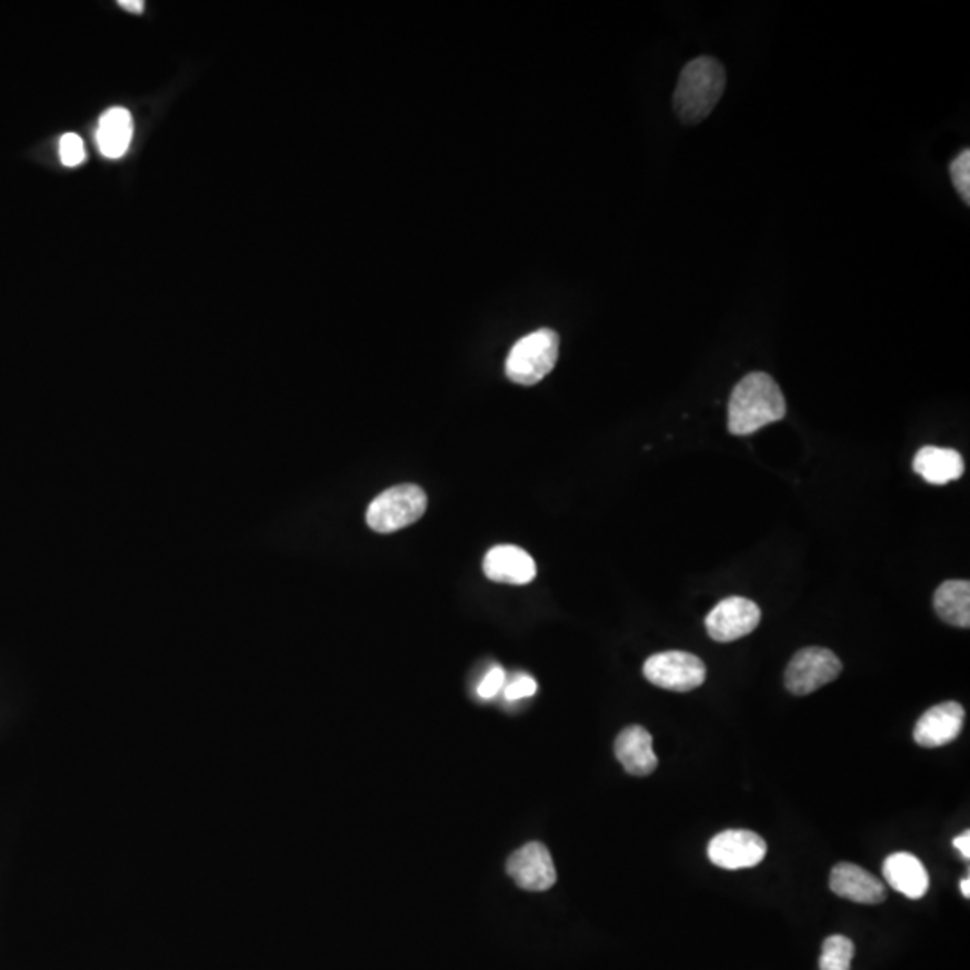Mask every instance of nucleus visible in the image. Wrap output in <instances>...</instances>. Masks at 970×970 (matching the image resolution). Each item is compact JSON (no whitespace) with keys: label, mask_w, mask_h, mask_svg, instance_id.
<instances>
[{"label":"nucleus","mask_w":970,"mask_h":970,"mask_svg":"<svg viewBox=\"0 0 970 970\" xmlns=\"http://www.w3.org/2000/svg\"><path fill=\"white\" fill-rule=\"evenodd\" d=\"M788 404L779 383L766 372L744 376L731 392L728 430L733 436H751L771 422L782 421Z\"/></svg>","instance_id":"obj_1"},{"label":"nucleus","mask_w":970,"mask_h":970,"mask_svg":"<svg viewBox=\"0 0 970 970\" xmlns=\"http://www.w3.org/2000/svg\"><path fill=\"white\" fill-rule=\"evenodd\" d=\"M727 89V71L721 61L699 57L689 61L676 84L674 112L683 124H698L712 113Z\"/></svg>","instance_id":"obj_2"},{"label":"nucleus","mask_w":970,"mask_h":970,"mask_svg":"<svg viewBox=\"0 0 970 970\" xmlns=\"http://www.w3.org/2000/svg\"><path fill=\"white\" fill-rule=\"evenodd\" d=\"M559 358V334L552 329H538L512 346L506 361V374L512 383H539L552 372Z\"/></svg>","instance_id":"obj_3"},{"label":"nucleus","mask_w":970,"mask_h":970,"mask_svg":"<svg viewBox=\"0 0 970 970\" xmlns=\"http://www.w3.org/2000/svg\"><path fill=\"white\" fill-rule=\"evenodd\" d=\"M427 507V492L416 483H401L374 498L367 509V523L380 534H390L416 523Z\"/></svg>","instance_id":"obj_4"},{"label":"nucleus","mask_w":970,"mask_h":970,"mask_svg":"<svg viewBox=\"0 0 970 970\" xmlns=\"http://www.w3.org/2000/svg\"><path fill=\"white\" fill-rule=\"evenodd\" d=\"M647 681L672 692H690L707 680V667L692 652L667 651L652 654L643 663Z\"/></svg>","instance_id":"obj_5"},{"label":"nucleus","mask_w":970,"mask_h":970,"mask_svg":"<svg viewBox=\"0 0 970 970\" xmlns=\"http://www.w3.org/2000/svg\"><path fill=\"white\" fill-rule=\"evenodd\" d=\"M843 671L834 652L823 647H806L798 651L786 669V687L794 696L812 694L834 681Z\"/></svg>","instance_id":"obj_6"},{"label":"nucleus","mask_w":970,"mask_h":970,"mask_svg":"<svg viewBox=\"0 0 970 970\" xmlns=\"http://www.w3.org/2000/svg\"><path fill=\"white\" fill-rule=\"evenodd\" d=\"M760 619L762 613L753 600L744 597H728L708 613L704 626L712 640L728 643L753 633Z\"/></svg>","instance_id":"obj_7"},{"label":"nucleus","mask_w":970,"mask_h":970,"mask_svg":"<svg viewBox=\"0 0 970 970\" xmlns=\"http://www.w3.org/2000/svg\"><path fill=\"white\" fill-rule=\"evenodd\" d=\"M768 844L751 830H724L708 844V858L724 870L753 868L764 861Z\"/></svg>","instance_id":"obj_8"},{"label":"nucleus","mask_w":970,"mask_h":970,"mask_svg":"<svg viewBox=\"0 0 970 970\" xmlns=\"http://www.w3.org/2000/svg\"><path fill=\"white\" fill-rule=\"evenodd\" d=\"M507 873L527 891H547L558 881L552 856L541 843H529L516 850L507 861Z\"/></svg>","instance_id":"obj_9"},{"label":"nucleus","mask_w":970,"mask_h":970,"mask_svg":"<svg viewBox=\"0 0 970 970\" xmlns=\"http://www.w3.org/2000/svg\"><path fill=\"white\" fill-rule=\"evenodd\" d=\"M966 722V710L957 701H946L929 708L914 724L913 737L922 748H942L960 736Z\"/></svg>","instance_id":"obj_10"},{"label":"nucleus","mask_w":970,"mask_h":970,"mask_svg":"<svg viewBox=\"0 0 970 970\" xmlns=\"http://www.w3.org/2000/svg\"><path fill=\"white\" fill-rule=\"evenodd\" d=\"M830 890L858 904H881L887 899V887L881 879L852 862H839L832 868Z\"/></svg>","instance_id":"obj_11"},{"label":"nucleus","mask_w":970,"mask_h":970,"mask_svg":"<svg viewBox=\"0 0 970 970\" xmlns=\"http://www.w3.org/2000/svg\"><path fill=\"white\" fill-rule=\"evenodd\" d=\"M483 573L494 582L529 584L534 581L536 563L529 552L514 544H500L489 550L483 558Z\"/></svg>","instance_id":"obj_12"},{"label":"nucleus","mask_w":970,"mask_h":970,"mask_svg":"<svg viewBox=\"0 0 970 970\" xmlns=\"http://www.w3.org/2000/svg\"><path fill=\"white\" fill-rule=\"evenodd\" d=\"M614 754L623 769L634 777H647L658 768L651 733L642 727H629L620 731L614 741Z\"/></svg>","instance_id":"obj_13"},{"label":"nucleus","mask_w":970,"mask_h":970,"mask_svg":"<svg viewBox=\"0 0 970 970\" xmlns=\"http://www.w3.org/2000/svg\"><path fill=\"white\" fill-rule=\"evenodd\" d=\"M882 873L891 890L899 891L911 900L922 899L929 890V873L913 853H891L884 861Z\"/></svg>","instance_id":"obj_14"},{"label":"nucleus","mask_w":970,"mask_h":970,"mask_svg":"<svg viewBox=\"0 0 970 970\" xmlns=\"http://www.w3.org/2000/svg\"><path fill=\"white\" fill-rule=\"evenodd\" d=\"M913 471L923 480L933 486H946L954 482L966 473V462L960 453L951 448H938V446H923L922 450L914 456Z\"/></svg>","instance_id":"obj_15"},{"label":"nucleus","mask_w":970,"mask_h":970,"mask_svg":"<svg viewBox=\"0 0 970 970\" xmlns=\"http://www.w3.org/2000/svg\"><path fill=\"white\" fill-rule=\"evenodd\" d=\"M133 119L127 108H110L99 119L96 130L98 148L108 159H121L132 144Z\"/></svg>","instance_id":"obj_16"},{"label":"nucleus","mask_w":970,"mask_h":970,"mask_svg":"<svg viewBox=\"0 0 970 970\" xmlns=\"http://www.w3.org/2000/svg\"><path fill=\"white\" fill-rule=\"evenodd\" d=\"M934 610L943 622L969 628L970 584L969 581H946L934 591Z\"/></svg>","instance_id":"obj_17"},{"label":"nucleus","mask_w":970,"mask_h":970,"mask_svg":"<svg viewBox=\"0 0 970 970\" xmlns=\"http://www.w3.org/2000/svg\"><path fill=\"white\" fill-rule=\"evenodd\" d=\"M853 952L856 947L850 938L841 934L827 938L821 951L820 970H850Z\"/></svg>","instance_id":"obj_18"},{"label":"nucleus","mask_w":970,"mask_h":970,"mask_svg":"<svg viewBox=\"0 0 970 970\" xmlns=\"http://www.w3.org/2000/svg\"><path fill=\"white\" fill-rule=\"evenodd\" d=\"M951 171L952 183L957 188L961 200L969 206L970 203V151L963 150L958 153L957 159L952 160L949 166Z\"/></svg>","instance_id":"obj_19"},{"label":"nucleus","mask_w":970,"mask_h":970,"mask_svg":"<svg viewBox=\"0 0 970 970\" xmlns=\"http://www.w3.org/2000/svg\"><path fill=\"white\" fill-rule=\"evenodd\" d=\"M84 157H87V153H84V144L80 136L66 133V136L61 137L60 159L63 166L76 168V166L83 164Z\"/></svg>","instance_id":"obj_20"},{"label":"nucleus","mask_w":970,"mask_h":970,"mask_svg":"<svg viewBox=\"0 0 970 970\" xmlns=\"http://www.w3.org/2000/svg\"><path fill=\"white\" fill-rule=\"evenodd\" d=\"M536 690H538V683L532 676L516 674L511 681H506L503 696H506L507 701H520V699L532 698Z\"/></svg>","instance_id":"obj_21"},{"label":"nucleus","mask_w":970,"mask_h":970,"mask_svg":"<svg viewBox=\"0 0 970 970\" xmlns=\"http://www.w3.org/2000/svg\"><path fill=\"white\" fill-rule=\"evenodd\" d=\"M507 676L500 666H492L477 687V694L482 699H492L506 687Z\"/></svg>","instance_id":"obj_22"},{"label":"nucleus","mask_w":970,"mask_h":970,"mask_svg":"<svg viewBox=\"0 0 970 970\" xmlns=\"http://www.w3.org/2000/svg\"><path fill=\"white\" fill-rule=\"evenodd\" d=\"M952 844H954V849H957L958 852L961 853V858L967 859V861H969V859H970V834H969V832H963V834H960V836H958V838H954V841H952Z\"/></svg>","instance_id":"obj_23"},{"label":"nucleus","mask_w":970,"mask_h":970,"mask_svg":"<svg viewBox=\"0 0 970 970\" xmlns=\"http://www.w3.org/2000/svg\"><path fill=\"white\" fill-rule=\"evenodd\" d=\"M122 10L132 11V13H142L144 11V2L142 0H121L119 2Z\"/></svg>","instance_id":"obj_24"},{"label":"nucleus","mask_w":970,"mask_h":970,"mask_svg":"<svg viewBox=\"0 0 970 970\" xmlns=\"http://www.w3.org/2000/svg\"><path fill=\"white\" fill-rule=\"evenodd\" d=\"M960 888H961V896L966 897V899H969V897H970V877H966V879H963V881H961Z\"/></svg>","instance_id":"obj_25"}]
</instances>
